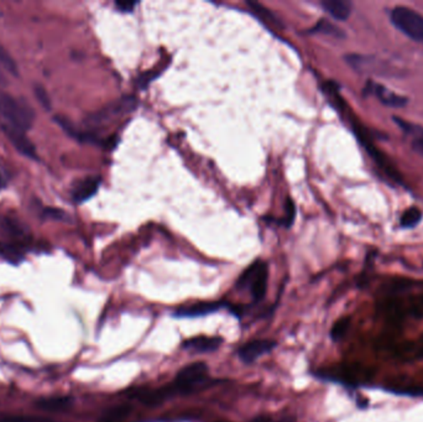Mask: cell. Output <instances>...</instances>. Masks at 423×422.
Wrapping results in <instances>:
<instances>
[{"label": "cell", "mask_w": 423, "mask_h": 422, "mask_svg": "<svg viewBox=\"0 0 423 422\" xmlns=\"http://www.w3.org/2000/svg\"><path fill=\"white\" fill-rule=\"evenodd\" d=\"M421 221H422V211L419 207H409L402 214V217L400 219V224L402 228L411 229L419 226Z\"/></svg>", "instance_id": "cell-17"}, {"label": "cell", "mask_w": 423, "mask_h": 422, "mask_svg": "<svg viewBox=\"0 0 423 422\" xmlns=\"http://www.w3.org/2000/svg\"><path fill=\"white\" fill-rule=\"evenodd\" d=\"M269 281V266L262 260H257L242 271L235 283V289L250 296L254 304L262 302L265 299Z\"/></svg>", "instance_id": "cell-2"}, {"label": "cell", "mask_w": 423, "mask_h": 422, "mask_svg": "<svg viewBox=\"0 0 423 422\" xmlns=\"http://www.w3.org/2000/svg\"><path fill=\"white\" fill-rule=\"evenodd\" d=\"M43 214H45V217H48L50 219H56V221H65V222H67L70 219V216L66 212H63L61 209H46L43 211Z\"/></svg>", "instance_id": "cell-26"}, {"label": "cell", "mask_w": 423, "mask_h": 422, "mask_svg": "<svg viewBox=\"0 0 423 422\" xmlns=\"http://www.w3.org/2000/svg\"><path fill=\"white\" fill-rule=\"evenodd\" d=\"M296 216L295 204L292 199H289L286 201V217L281 223L284 224L285 227H291L294 224Z\"/></svg>", "instance_id": "cell-25"}, {"label": "cell", "mask_w": 423, "mask_h": 422, "mask_svg": "<svg viewBox=\"0 0 423 422\" xmlns=\"http://www.w3.org/2000/svg\"><path fill=\"white\" fill-rule=\"evenodd\" d=\"M277 347V343L274 339H252L242 344L239 348L237 354L239 359L244 364H254L260 357L270 354Z\"/></svg>", "instance_id": "cell-8"}, {"label": "cell", "mask_w": 423, "mask_h": 422, "mask_svg": "<svg viewBox=\"0 0 423 422\" xmlns=\"http://www.w3.org/2000/svg\"><path fill=\"white\" fill-rule=\"evenodd\" d=\"M100 177H87L85 180L80 181L72 190V199L77 204H83L98 192L100 189Z\"/></svg>", "instance_id": "cell-13"}, {"label": "cell", "mask_w": 423, "mask_h": 422, "mask_svg": "<svg viewBox=\"0 0 423 422\" xmlns=\"http://www.w3.org/2000/svg\"><path fill=\"white\" fill-rule=\"evenodd\" d=\"M3 227H4L5 232L13 237H24L25 233H26V229L21 226V223L14 219H5Z\"/></svg>", "instance_id": "cell-23"}, {"label": "cell", "mask_w": 423, "mask_h": 422, "mask_svg": "<svg viewBox=\"0 0 423 422\" xmlns=\"http://www.w3.org/2000/svg\"><path fill=\"white\" fill-rule=\"evenodd\" d=\"M224 339L218 336H197V337L188 338L182 342V349L195 353V354H207L218 351L220 346L223 344Z\"/></svg>", "instance_id": "cell-12"}, {"label": "cell", "mask_w": 423, "mask_h": 422, "mask_svg": "<svg viewBox=\"0 0 423 422\" xmlns=\"http://www.w3.org/2000/svg\"><path fill=\"white\" fill-rule=\"evenodd\" d=\"M132 413H133V408L130 405L127 403L119 405L110 408L109 411H107L98 422H127Z\"/></svg>", "instance_id": "cell-16"}, {"label": "cell", "mask_w": 423, "mask_h": 422, "mask_svg": "<svg viewBox=\"0 0 423 422\" xmlns=\"http://www.w3.org/2000/svg\"><path fill=\"white\" fill-rule=\"evenodd\" d=\"M130 398L136 399L140 403L150 406V408H155V406H160L164 403H166L168 399L175 398L173 390H172L171 384L164 385L161 388H156V389H135L129 393Z\"/></svg>", "instance_id": "cell-10"}, {"label": "cell", "mask_w": 423, "mask_h": 422, "mask_svg": "<svg viewBox=\"0 0 423 422\" xmlns=\"http://www.w3.org/2000/svg\"><path fill=\"white\" fill-rule=\"evenodd\" d=\"M364 92H365V95H375L382 105L391 107V108H401V107L407 105V102H409V100L404 95H397L385 85L376 83V82H368Z\"/></svg>", "instance_id": "cell-11"}, {"label": "cell", "mask_w": 423, "mask_h": 422, "mask_svg": "<svg viewBox=\"0 0 423 422\" xmlns=\"http://www.w3.org/2000/svg\"><path fill=\"white\" fill-rule=\"evenodd\" d=\"M309 33H324V35H331V36H336V38H344V33H343L341 28L324 19L318 21V24L316 25L314 28H311Z\"/></svg>", "instance_id": "cell-19"}, {"label": "cell", "mask_w": 423, "mask_h": 422, "mask_svg": "<svg viewBox=\"0 0 423 422\" xmlns=\"http://www.w3.org/2000/svg\"><path fill=\"white\" fill-rule=\"evenodd\" d=\"M350 327V318L343 317L338 320L337 322L333 325L332 329H331V338L333 342H341L343 338L346 337L348 331Z\"/></svg>", "instance_id": "cell-20"}, {"label": "cell", "mask_w": 423, "mask_h": 422, "mask_svg": "<svg viewBox=\"0 0 423 422\" xmlns=\"http://www.w3.org/2000/svg\"><path fill=\"white\" fill-rule=\"evenodd\" d=\"M73 399L71 396H51V398L40 399L36 401V406L46 411H60L71 408Z\"/></svg>", "instance_id": "cell-15"}, {"label": "cell", "mask_w": 423, "mask_h": 422, "mask_svg": "<svg viewBox=\"0 0 423 422\" xmlns=\"http://www.w3.org/2000/svg\"><path fill=\"white\" fill-rule=\"evenodd\" d=\"M6 85V78H5L4 73L0 71V85Z\"/></svg>", "instance_id": "cell-30"}, {"label": "cell", "mask_w": 423, "mask_h": 422, "mask_svg": "<svg viewBox=\"0 0 423 422\" xmlns=\"http://www.w3.org/2000/svg\"><path fill=\"white\" fill-rule=\"evenodd\" d=\"M390 20L395 28L407 38L423 43V15L419 11L399 5L391 10Z\"/></svg>", "instance_id": "cell-4"}, {"label": "cell", "mask_w": 423, "mask_h": 422, "mask_svg": "<svg viewBox=\"0 0 423 422\" xmlns=\"http://www.w3.org/2000/svg\"><path fill=\"white\" fill-rule=\"evenodd\" d=\"M138 5V1H117L115 6L122 13H133L134 8Z\"/></svg>", "instance_id": "cell-27"}, {"label": "cell", "mask_w": 423, "mask_h": 422, "mask_svg": "<svg viewBox=\"0 0 423 422\" xmlns=\"http://www.w3.org/2000/svg\"><path fill=\"white\" fill-rule=\"evenodd\" d=\"M322 6L332 18L341 21H346L352 14V3L347 0H324Z\"/></svg>", "instance_id": "cell-14"}, {"label": "cell", "mask_w": 423, "mask_h": 422, "mask_svg": "<svg viewBox=\"0 0 423 422\" xmlns=\"http://www.w3.org/2000/svg\"><path fill=\"white\" fill-rule=\"evenodd\" d=\"M220 422H223V421H220Z\"/></svg>", "instance_id": "cell-31"}, {"label": "cell", "mask_w": 423, "mask_h": 422, "mask_svg": "<svg viewBox=\"0 0 423 422\" xmlns=\"http://www.w3.org/2000/svg\"><path fill=\"white\" fill-rule=\"evenodd\" d=\"M6 185H8V174L3 167H0V189H4Z\"/></svg>", "instance_id": "cell-28"}, {"label": "cell", "mask_w": 423, "mask_h": 422, "mask_svg": "<svg viewBox=\"0 0 423 422\" xmlns=\"http://www.w3.org/2000/svg\"><path fill=\"white\" fill-rule=\"evenodd\" d=\"M0 129L1 132L6 135V138L9 139L10 142L13 144V147L18 150V152L24 155V157H29L31 160H38V152H36V147L33 142H30V139L26 137V134L20 129L15 128L13 125L8 123H0Z\"/></svg>", "instance_id": "cell-9"}, {"label": "cell", "mask_w": 423, "mask_h": 422, "mask_svg": "<svg viewBox=\"0 0 423 422\" xmlns=\"http://www.w3.org/2000/svg\"><path fill=\"white\" fill-rule=\"evenodd\" d=\"M274 422H296V420L294 418H291V416H286V418H280V420H277V421L274 420Z\"/></svg>", "instance_id": "cell-29"}, {"label": "cell", "mask_w": 423, "mask_h": 422, "mask_svg": "<svg viewBox=\"0 0 423 422\" xmlns=\"http://www.w3.org/2000/svg\"><path fill=\"white\" fill-rule=\"evenodd\" d=\"M0 67H3L5 71L9 72L13 76L16 77L19 75V70L13 57L6 53V50L1 45H0Z\"/></svg>", "instance_id": "cell-21"}, {"label": "cell", "mask_w": 423, "mask_h": 422, "mask_svg": "<svg viewBox=\"0 0 423 422\" xmlns=\"http://www.w3.org/2000/svg\"><path fill=\"white\" fill-rule=\"evenodd\" d=\"M346 61L360 73H370V75H396V70L391 67L387 62L382 58L370 55H348L346 56Z\"/></svg>", "instance_id": "cell-5"}, {"label": "cell", "mask_w": 423, "mask_h": 422, "mask_svg": "<svg viewBox=\"0 0 423 422\" xmlns=\"http://www.w3.org/2000/svg\"><path fill=\"white\" fill-rule=\"evenodd\" d=\"M208 371L210 369L205 362H195L183 366L170 383L175 396L195 394L210 386L213 380L210 379Z\"/></svg>", "instance_id": "cell-1"}, {"label": "cell", "mask_w": 423, "mask_h": 422, "mask_svg": "<svg viewBox=\"0 0 423 422\" xmlns=\"http://www.w3.org/2000/svg\"><path fill=\"white\" fill-rule=\"evenodd\" d=\"M33 92H35V95H36V100L40 102V105H43V108H45V110H51V100H50L48 93L46 92V90L43 88V85H35V90H33Z\"/></svg>", "instance_id": "cell-24"}, {"label": "cell", "mask_w": 423, "mask_h": 422, "mask_svg": "<svg viewBox=\"0 0 423 422\" xmlns=\"http://www.w3.org/2000/svg\"><path fill=\"white\" fill-rule=\"evenodd\" d=\"M136 107V100L133 97H124L117 100L114 103L105 107L103 110L97 112V113L92 114L91 117L88 118V123L92 125H102V124H107L110 120L124 115V114L130 113L133 112Z\"/></svg>", "instance_id": "cell-6"}, {"label": "cell", "mask_w": 423, "mask_h": 422, "mask_svg": "<svg viewBox=\"0 0 423 422\" xmlns=\"http://www.w3.org/2000/svg\"><path fill=\"white\" fill-rule=\"evenodd\" d=\"M247 5L250 6L252 13L257 15V18H260L262 21L269 23V24L275 25V26H281L280 20L277 19L275 15L270 13L267 8H264L262 5L254 3V1H247Z\"/></svg>", "instance_id": "cell-18"}, {"label": "cell", "mask_w": 423, "mask_h": 422, "mask_svg": "<svg viewBox=\"0 0 423 422\" xmlns=\"http://www.w3.org/2000/svg\"><path fill=\"white\" fill-rule=\"evenodd\" d=\"M0 115L4 119L5 123L23 132H26L33 127L35 119V113L29 105L16 100L3 90H0Z\"/></svg>", "instance_id": "cell-3"}, {"label": "cell", "mask_w": 423, "mask_h": 422, "mask_svg": "<svg viewBox=\"0 0 423 422\" xmlns=\"http://www.w3.org/2000/svg\"><path fill=\"white\" fill-rule=\"evenodd\" d=\"M232 309V305L225 301L215 302H195V304L183 305L172 311V316L176 318L205 317L210 313L218 312L219 310Z\"/></svg>", "instance_id": "cell-7"}, {"label": "cell", "mask_w": 423, "mask_h": 422, "mask_svg": "<svg viewBox=\"0 0 423 422\" xmlns=\"http://www.w3.org/2000/svg\"><path fill=\"white\" fill-rule=\"evenodd\" d=\"M0 422H55L50 418L40 416H23V415H0Z\"/></svg>", "instance_id": "cell-22"}]
</instances>
